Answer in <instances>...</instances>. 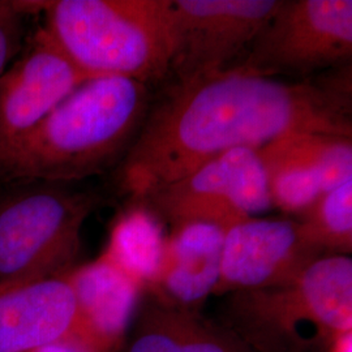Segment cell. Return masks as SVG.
<instances>
[{"label": "cell", "instance_id": "cell-8", "mask_svg": "<svg viewBox=\"0 0 352 352\" xmlns=\"http://www.w3.org/2000/svg\"><path fill=\"white\" fill-rule=\"evenodd\" d=\"M282 0H170L167 80L187 81L239 63Z\"/></svg>", "mask_w": 352, "mask_h": 352}, {"label": "cell", "instance_id": "cell-21", "mask_svg": "<svg viewBox=\"0 0 352 352\" xmlns=\"http://www.w3.org/2000/svg\"><path fill=\"white\" fill-rule=\"evenodd\" d=\"M324 352H352V331L336 337Z\"/></svg>", "mask_w": 352, "mask_h": 352}, {"label": "cell", "instance_id": "cell-7", "mask_svg": "<svg viewBox=\"0 0 352 352\" xmlns=\"http://www.w3.org/2000/svg\"><path fill=\"white\" fill-rule=\"evenodd\" d=\"M171 227L210 223L226 231L273 208L258 151L239 148L141 200Z\"/></svg>", "mask_w": 352, "mask_h": 352}, {"label": "cell", "instance_id": "cell-13", "mask_svg": "<svg viewBox=\"0 0 352 352\" xmlns=\"http://www.w3.org/2000/svg\"><path fill=\"white\" fill-rule=\"evenodd\" d=\"M225 230L210 223H183L166 236L155 285L149 291L158 302L176 308H197L217 286Z\"/></svg>", "mask_w": 352, "mask_h": 352}, {"label": "cell", "instance_id": "cell-4", "mask_svg": "<svg viewBox=\"0 0 352 352\" xmlns=\"http://www.w3.org/2000/svg\"><path fill=\"white\" fill-rule=\"evenodd\" d=\"M223 327L253 352H324L352 331V260L317 258L298 277L234 292Z\"/></svg>", "mask_w": 352, "mask_h": 352}, {"label": "cell", "instance_id": "cell-20", "mask_svg": "<svg viewBox=\"0 0 352 352\" xmlns=\"http://www.w3.org/2000/svg\"><path fill=\"white\" fill-rule=\"evenodd\" d=\"M26 352H97L96 349L78 336L76 331H71L58 340L41 344Z\"/></svg>", "mask_w": 352, "mask_h": 352}, {"label": "cell", "instance_id": "cell-5", "mask_svg": "<svg viewBox=\"0 0 352 352\" xmlns=\"http://www.w3.org/2000/svg\"><path fill=\"white\" fill-rule=\"evenodd\" d=\"M98 196L33 183L0 197V285L69 272L80 234Z\"/></svg>", "mask_w": 352, "mask_h": 352}, {"label": "cell", "instance_id": "cell-15", "mask_svg": "<svg viewBox=\"0 0 352 352\" xmlns=\"http://www.w3.org/2000/svg\"><path fill=\"white\" fill-rule=\"evenodd\" d=\"M166 236L164 221L145 204L132 202L116 218L102 254L149 292L160 274Z\"/></svg>", "mask_w": 352, "mask_h": 352}, {"label": "cell", "instance_id": "cell-2", "mask_svg": "<svg viewBox=\"0 0 352 352\" xmlns=\"http://www.w3.org/2000/svg\"><path fill=\"white\" fill-rule=\"evenodd\" d=\"M151 101V87L136 80H88L0 154V180L63 184L120 164Z\"/></svg>", "mask_w": 352, "mask_h": 352}, {"label": "cell", "instance_id": "cell-11", "mask_svg": "<svg viewBox=\"0 0 352 352\" xmlns=\"http://www.w3.org/2000/svg\"><path fill=\"white\" fill-rule=\"evenodd\" d=\"M67 279L75 296L74 331L97 352L119 351L136 320L144 289L103 254L67 272Z\"/></svg>", "mask_w": 352, "mask_h": 352}, {"label": "cell", "instance_id": "cell-3", "mask_svg": "<svg viewBox=\"0 0 352 352\" xmlns=\"http://www.w3.org/2000/svg\"><path fill=\"white\" fill-rule=\"evenodd\" d=\"M42 28L88 77H124L149 87L167 80L170 0L43 1Z\"/></svg>", "mask_w": 352, "mask_h": 352}, {"label": "cell", "instance_id": "cell-1", "mask_svg": "<svg viewBox=\"0 0 352 352\" xmlns=\"http://www.w3.org/2000/svg\"><path fill=\"white\" fill-rule=\"evenodd\" d=\"M302 132L352 138L350 76L294 80L234 65L171 81L153 98L118 183L141 201L227 151Z\"/></svg>", "mask_w": 352, "mask_h": 352}, {"label": "cell", "instance_id": "cell-17", "mask_svg": "<svg viewBox=\"0 0 352 352\" xmlns=\"http://www.w3.org/2000/svg\"><path fill=\"white\" fill-rule=\"evenodd\" d=\"M296 219L304 236L324 256L352 251V179L322 193Z\"/></svg>", "mask_w": 352, "mask_h": 352}, {"label": "cell", "instance_id": "cell-16", "mask_svg": "<svg viewBox=\"0 0 352 352\" xmlns=\"http://www.w3.org/2000/svg\"><path fill=\"white\" fill-rule=\"evenodd\" d=\"M257 151L273 208L300 215L324 193L315 167L302 151L300 133L282 136Z\"/></svg>", "mask_w": 352, "mask_h": 352}, {"label": "cell", "instance_id": "cell-18", "mask_svg": "<svg viewBox=\"0 0 352 352\" xmlns=\"http://www.w3.org/2000/svg\"><path fill=\"white\" fill-rule=\"evenodd\" d=\"M300 144L315 167L324 193L352 179V138L304 132Z\"/></svg>", "mask_w": 352, "mask_h": 352}, {"label": "cell", "instance_id": "cell-14", "mask_svg": "<svg viewBox=\"0 0 352 352\" xmlns=\"http://www.w3.org/2000/svg\"><path fill=\"white\" fill-rule=\"evenodd\" d=\"M126 352H253L226 327L204 318L199 311L155 300L138 317Z\"/></svg>", "mask_w": 352, "mask_h": 352}, {"label": "cell", "instance_id": "cell-10", "mask_svg": "<svg viewBox=\"0 0 352 352\" xmlns=\"http://www.w3.org/2000/svg\"><path fill=\"white\" fill-rule=\"evenodd\" d=\"M88 80L43 29L38 30L23 56L0 77V154Z\"/></svg>", "mask_w": 352, "mask_h": 352}, {"label": "cell", "instance_id": "cell-12", "mask_svg": "<svg viewBox=\"0 0 352 352\" xmlns=\"http://www.w3.org/2000/svg\"><path fill=\"white\" fill-rule=\"evenodd\" d=\"M76 304L67 273L0 285V352H26L74 330Z\"/></svg>", "mask_w": 352, "mask_h": 352}, {"label": "cell", "instance_id": "cell-6", "mask_svg": "<svg viewBox=\"0 0 352 352\" xmlns=\"http://www.w3.org/2000/svg\"><path fill=\"white\" fill-rule=\"evenodd\" d=\"M351 56V0H282L236 65L263 75L308 78Z\"/></svg>", "mask_w": 352, "mask_h": 352}, {"label": "cell", "instance_id": "cell-19", "mask_svg": "<svg viewBox=\"0 0 352 352\" xmlns=\"http://www.w3.org/2000/svg\"><path fill=\"white\" fill-rule=\"evenodd\" d=\"M21 42L20 10L14 3L0 1V77L6 74Z\"/></svg>", "mask_w": 352, "mask_h": 352}, {"label": "cell", "instance_id": "cell-9", "mask_svg": "<svg viewBox=\"0 0 352 352\" xmlns=\"http://www.w3.org/2000/svg\"><path fill=\"white\" fill-rule=\"evenodd\" d=\"M322 256L304 236L296 219L252 217L225 231L213 295L286 283Z\"/></svg>", "mask_w": 352, "mask_h": 352}]
</instances>
